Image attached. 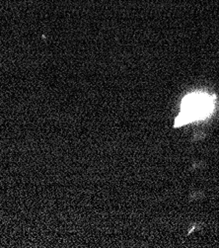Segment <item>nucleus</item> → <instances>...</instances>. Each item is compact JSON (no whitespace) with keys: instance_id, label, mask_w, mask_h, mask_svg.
Segmentation results:
<instances>
[{"instance_id":"nucleus-1","label":"nucleus","mask_w":219,"mask_h":248,"mask_svg":"<svg viewBox=\"0 0 219 248\" xmlns=\"http://www.w3.org/2000/svg\"><path fill=\"white\" fill-rule=\"evenodd\" d=\"M215 108V96L204 91H194L186 95L181 103L180 113L175 119L174 128L208 118Z\"/></svg>"}]
</instances>
